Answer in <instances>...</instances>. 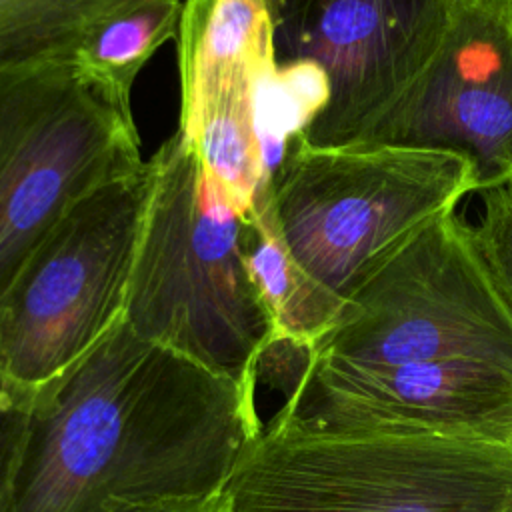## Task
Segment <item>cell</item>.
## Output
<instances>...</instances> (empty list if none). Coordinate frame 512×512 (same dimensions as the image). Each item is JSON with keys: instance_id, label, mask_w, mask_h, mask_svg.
Returning a JSON list of instances; mask_svg holds the SVG:
<instances>
[{"instance_id": "16", "label": "cell", "mask_w": 512, "mask_h": 512, "mask_svg": "<svg viewBox=\"0 0 512 512\" xmlns=\"http://www.w3.org/2000/svg\"><path fill=\"white\" fill-rule=\"evenodd\" d=\"M482 216L474 228L478 250L512 310V184L482 192Z\"/></svg>"}, {"instance_id": "14", "label": "cell", "mask_w": 512, "mask_h": 512, "mask_svg": "<svg viewBox=\"0 0 512 512\" xmlns=\"http://www.w3.org/2000/svg\"><path fill=\"white\" fill-rule=\"evenodd\" d=\"M184 0H130L104 18L78 46L74 60L124 112H132V90L142 68L176 40Z\"/></svg>"}, {"instance_id": "17", "label": "cell", "mask_w": 512, "mask_h": 512, "mask_svg": "<svg viewBox=\"0 0 512 512\" xmlns=\"http://www.w3.org/2000/svg\"><path fill=\"white\" fill-rule=\"evenodd\" d=\"M30 422V396L10 392L0 380V512H10Z\"/></svg>"}, {"instance_id": "6", "label": "cell", "mask_w": 512, "mask_h": 512, "mask_svg": "<svg viewBox=\"0 0 512 512\" xmlns=\"http://www.w3.org/2000/svg\"><path fill=\"white\" fill-rule=\"evenodd\" d=\"M144 164L134 114L74 58L0 66V290L76 202Z\"/></svg>"}, {"instance_id": "3", "label": "cell", "mask_w": 512, "mask_h": 512, "mask_svg": "<svg viewBox=\"0 0 512 512\" xmlns=\"http://www.w3.org/2000/svg\"><path fill=\"white\" fill-rule=\"evenodd\" d=\"M216 512H512V444L438 432L336 430L288 404L264 422Z\"/></svg>"}, {"instance_id": "8", "label": "cell", "mask_w": 512, "mask_h": 512, "mask_svg": "<svg viewBox=\"0 0 512 512\" xmlns=\"http://www.w3.org/2000/svg\"><path fill=\"white\" fill-rule=\"evenodd\" d=\"M454 0H272L276 64L304 62L326 100L300 132L316 148L352 146L422 74Z\"/></svg>"}, {"instance_id": "2", "label": "cell", "mask_w": 512, "mask_h": 512, "mask_svg": "<svg viewBox=\"0 0 512 512\" xmlns=\"http://www.w3.org/2000/svg\"><path fill=\"white\" fill-rule=\"evenodd\" d=\"M146 162L124 320L144 340L258 386L274 328L246 260V214L176 130Z\"/></svg>"}, {"instance_id": "18", "label": "cell", "mask_w": 512, "mask_h": 512, "mask_svg": "<svg viewBox=\"0 0 512 512\" xmlns=\"http://www.w3.org/2000/svg\"><path fill=\"white\" fill-rule=\"evenodd\" d=\"M216 504V502H214ZM214 504L208 506H194V508H180V510H168V512H216Z\"/></svg>"}, {"instance_id": "15", "label": "cell", "mask_w": 512, "mask_h": 512, "mask_svg": "<svg viewBox=\"0 0 512 512\" xmlns=\"http://www.w3.org/2000/svg\"><path fill=\"white\" fill-rule=\"evenodd\" d=\"M130 0H0V66L74 58L82 40Z\"/></svg>"}, {"instance_id": "13", "label": "cell", "mask_w": 512, "mask_h": 512, "mask_svg": "<svg viewBox=\"0 0 512 512\" xmlns=\"http://www.w3.org/2000/svg\"><path fill=\"white\" fill-rule=\"evenodd\" d=\"M244 248L252 280L270 314L272 342L310 352L336 326L344 302L314 284L292 260L278 232L270 188L244 222Z\"/></svg>"}, {"instance_id": "1", "label": "cell", "mask_w": 512, "mask_h": 512, "mask_svg": "<svg viewBox=\"0 0 512 512\" xmlns=\"http://www.w3.org/2000/svg\"><path fill=\"white\" fill-rule=\"evenodd\" d=\"M242 384L118 318L30 396L10 512H168L214 504L264 420Z\"/></svg>"}, {"instance_id": "12", "label": "cell", "mask_w": 512, "mask_h": 512, "mask_svg": "<svg viewBox=\"0 0 512 512\" xmlns=\"http://www.w3.org/2000/svg\"><path fill=\"white\" fill-rule=\"evenodd\" d=\"M258 80L254 74H236L218 82L178 116L176 126L244 214L270 186L256 130Z\"/></svg>"}, {"instance_id": "5", "label": "cell", "mask_w": 512, "mask_h": 512, "mask_svg": "<svg viewBox=\"0 0 512 512\" xmlns=\"http://www.w3.org/2000/svg\"><path fill=\"white\" fill-rule=\"evenodd\" d=\"M148 188L146 162L84 196L0 290V380L10 392L32 396L124 316Z\"/></svg>"}, {"instance_id": "4", "label": "cell", "mask_w": 512, "mask_h": 512, "mask_svg": "<svg viewBox=\"0 0 512 512\" xmlns=\"http://www.w3.org/2000/svg\"><path fill=\"white\" fill-rule=\"evenodd\" d=\"M478 192L472 164L404 146L286 142L270 178L278 232L298 268L346 304L418 232Z\"/></svg>"}, {"instance_id": "9", "label": "cell", "mask_w": 512, "mask_h": 512, "mask_svg": "<svg viewBox=\"0 0 512 512\" xmlns=\"http://www.w3.org/2000/svg\"><path fill=\"white\" fill-rule=\"evenodd\" d=\"M352 146L448 152L478 192L512 184V0H454L422 74Z\"/></svg>"}, {"instance_id": "11", "label": "cell", "mask_w": 512, "mask_h": 512, "mask_svg": "<svg viewBox=\"0 0 512 512\" xmlns=\"http://www.w3.org/2000/svg\"><path fill=\"white\" fill-rule=\"evenodd\" d=\"M180 108L236 74L276 68L272 0H184L176 36Z\"/></svg>"}, {"instance_id": "10", "label": "cell", "mask_w": 512, "mask_h": 512, "mask_svg": "<svg viewBox=\"0 0 512 512\" xmlns=\"http://www.w3.org/2000/svg\"><path fill=\"white\" fill-rule=\"evenodd\" d=\"M284 404L324 428L462 434L512 444V372L488 362L380 368L308 354Z\"/></svg>"}, {"instance_id": "7", "label": "cell", "mask_w": 512, "mask_h": 512, "mask_svg": "<svg viewBox=\"0 0 512 512\" xmlns=\"http://www.w3.org/2000/svg\"><path fill=\"white\" fill-rule=\"evenodd\" d=\"M312 356L354 366L476 360L512 372V310L456 210L380 264Z\"/></svg>"}]
</instances>
